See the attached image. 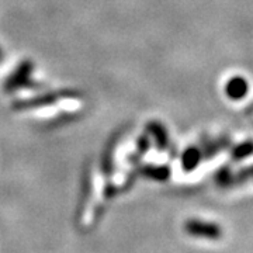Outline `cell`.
Instances as JSON below:
<instances>
[{
	"instance_id": "obj_4",
	"label": "cell",
	"mask_w": 253,
	"mask_h": 253,
	"mask_svg": "<svg viewBox=\"0 0 253 253\" xmlns=\"http://www.w3.org/2000/svg\"><path fill=\"white\" fill-rule=\"evenodd\" d=\"M249 90L248 82L245 78L241 76H235L232 79L226 82L225 84V93L229 99L232 100H241L246 96V93Z\"/></svg>"
},
{
	"instance_id": "obj_5",
	"label": "cell",
	"mask_w": 253,
	"mask_h": 253,
	"mask_svg": "<svg viewBox=\"0 0 253 253\" xmlns=\"http://www.w3.org/2000/svg\"><path fill=\"white\" fill-rule=\"evenodd\" d=\"M146 129H148V132L152 135V138L155 139V144L156 146L159 148V149H166V148H169V135H168V132H166V129H165V126L161 124V123H149L148 126H146Z\"/></svg>"
},
{
	"instance_id": "obj_2",
	"label": "cell",
	"mask_w": 253,
	"mask_h": 253,
	"mask_svg": "<svg viewBox=\"0 0 253 253\" xmlns=\"http://www.w3.org/2000/svg\"><path fill=\"white\" fill-rule=\"evenodd\" d=\"M34 63L30 59H26L18 65L17 68L10 73V76L4 81L3 89L7 93H14L20 89H38L41 83L33 79Z\"/></svg>"
},
{
	"instance_id": "obj_8",
	"label": "cell",
	"mask_w": 253,
	"mask_h": 253,
	"mask_svg": "<svg viewBox=\"0 0 253 253\" xmlns=\"http://www.w3.org/2000/svg\"><path fill=\"white\" fill-rule=\"evenodd\" d=\"M251 154H252V142L249 139L242 142V144L236 145L235 148L232 149V156H234V159H236V161L245 159V158H248Z\"/></svg>"
},
{
	"instance_id": "obj_3",
	"label": "cell",
	"mask_w": 253,
	"mask_h": 253,
	"mask_svg": "<svg viewBox=\"0 0 253 253\" xmlns=\"http://www.w3.org/2000/svg\"><path fill=\"white\" fill-rule=\"evenodd\" d=\"M184 231L193 238H200V239H210V241H217L222 236V228L210 221H201L191 218L186 221L184 224Z\"/></svg>"
},
{
	"instance_id": "obj_7",
	"label": "cell",
	"mask_w": 253,
	"mask_h": 253,
	"mask_svg": "<svg viewBox=\"0 0 253 253\" xmlns=\"http://www.w3.org/2000/svg\"><path fill=\"white\" fill-rule=\"evenodd\" d=\"M144 174L155 180H166L170 174V170L168 166H146L144 168Z\"/></svg>"
},
{
	"instance_id": "obj_1",
	"label": "cell",
	"mask_w": 253,
	"mask_h": 253,
	"mask_svg": "<svg viewBox=\"0 0 253 253\" xmlns=\"http://www.w3.org/2000/svg\"><path fill=\"white\" fill-rule=\"evenodd\" d=\"M81 97H83L82 91L76 90V89H61V90L48 91V93L31 97V99L17 100L11 104V109L16 111H27V110L41 109L45 106L56 104L58 101H62V100L81 99Z\"/></svg>"
},
{
	"instance_id": "obj_9",
	"label": "cell",
	"mask_w": 253,
	"mask_h": 253,
	"mask_svg": "<svg viewBox=\"0 0 253 253\" xmlns=\"http://www.w3.org/2000/svg\"><path fill=\"white\" fill-rule=\"evenodd\" d=\"M3 56H4V55H3V51H1V48H0V62L3 61Z\"/></svg>"
},
{
	"instance_id": "obj_6",
	"label": "cell",
	"mask_w": 253,
	"mask_h": 253,
	"mask_svg": "<svg viewBox=\"0 0 253 253\" xmlns=\"http://www.w3.org/2000/svg\"><path fill=\"white\" fill-rule=\"evenodd\" d=\"M201 159H203L201 149L197 148V146H190L181 155V166H183L184 170L191 172L199 166Z\"/></svg>"
}]
</instances>
